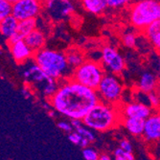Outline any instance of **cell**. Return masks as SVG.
Here are the masks:
<instances>
[{
    "label": "cell",
    "instance_id": "1",
    "mask_svg": "<svg viewBox=\"0 0 160 160\" xmlns=\"http://www.w3.org/2000/svg\"><path fill=\"white\" fill-rule=\"evenodd\" d=\"M100 102L96 90L83 86L71 79L60 82L59 89L49 99L52 108L71 121H82Z\"/></svg>",
    "mask_w": 160,
    "mask_h": 160
},
{
    "label": "cell",
    "instance_id": "2",
    "mask_svg": "<svg viewBox=\"0 0 160 160\" xmlns=\"http://www.w3.org/2000/svg\"><path fill=\"white\" fill-rule=\"evenodd\" d=\"M33 60L48 77L58 82L69 80L73 74L74 70L68 65L65 54L61 51L44 48L35 53Z\"/></svg>",
    "mask_w": 160,
    "mask_h": 160
},
{
    "label": "cell",
    "instance_id": "3",
    "mask_svg": "<svg viewBox=\"0 0 160 160\" xmlns=\"http://www.w3.org/2000/svg\"><path fill=\"white\" fill-rule=\"evenodd\" d=\"M120 121L122 115L117 108L100 102L83 118L82 123L91 130L107 132L117 127Z\"/></svg>",
    "mask_w": 160,
    "mask_h": 160
},
{
    "label": "cell",
    "instance_id": "4",
    "mask_svg": "<svg viewBox=\"0 0 160 160\" xmlns=\"http://www.w3.org/2000/svg\"><path fill=\"white\" fill-rule=\"evenodd\" d=\"M129 20L139 30L146 29L160 20V1L157 0H142L132 5L129 10Z\"/></svg>",
    "mask_w": 160,
    "mask_h": 160
},
{
    "label": "cell",
    "instance_id": "5",
    "mask_svg": "<svg viewBox=\"0 0 160 160\" xmlns=\"http://www.w3.org/2000/svg\"><path fill=\"white\" fill-rule=\"evenodd\" d=\"M23 78L26 82L37 88L43 96L50 99L58 91L60 86V82L48 77L36 63L33 62L24 71Z\"/></svg>",
    "mask_w": 160,
    "mask_h": 160
},
{
    "label": "cell",
    "instance_id": "6",
    "mask_svg": "<svg viewBox=\"0 0 160 160\" xmlns=\"http://www.w3.org/2000/svg\"><path fill=\"white\" fill-rule=\"evenodd\" d=\"M105 75V68L101 62L86 61L73 71L71 80L88 88L97 90Z\"/></svg>",
    "mask_w": 160,
    "mask_h": 160
},
{
    "label": "cell",
    "instance_id": "7",
    "mask_svg": "<svg viewBox=\"0 0 160 160\" xmlns=\"http://www.w3.org/2000/svg\"><path fill=\"white\" fill-rule=\"evenodd\" d=\"M96 91L101 102L114 106V104L120 101L124 86L117 76L108 73L102 80Z\"/></svg>",
    "mask_w": 160,
    "mask_h": 160
},
{
    "label": "cell",
    "instance_id": "8",
    "mask_svg": "<svg viewBox=\"0 0 160 160\" xmlns=\"http://www.w3.org/2000/svg\"><path fill=\"white\" fill-rule=\"evenodd\" d=\"M43 7V2L38 0H14L12 2V16L18 21L37 19Z\"/></svg>",
    "mask_w": 160,
    "mask_h": 160
},
{
    "label": "cell",
    "instance_id": "9",
    "mask_svg": "<svg viewBox=\"0 0 160 160\" xmlns=\"http://www.w3.org/2000/svg\"><path fill=\"white\" fill-rule=\"evenodd\" d=\"M102 65L109 74L118 75L125 69L126 62L122 55L112 46H105L101 51Z\"/></svg>",
    "mask_w": 160,
    "mask_h": 160
},
{
    "label": "cell",
    "instance_id": "10",
    "mask_svg": "<svg viewBox=\"0 0 160 160\" xmlns=\"http://www.w3.org/2000/svg\"><path fill=\"white\" fill-rule=\"evenodd\" d=\"M43 5L46 8L51 18L55 20L66 18L75 10L74 4L67 0H61V1L49 0V1L43 2Z\"/></svg>",
    "mask_w": 160,
    "mask_h": 160
},
{
    "label": "cell",
    "instance_id": "11",
    "mask_svg": "<svg viewBox=\"0 0 160 160\" xmlns=\"http://www.w3.org/2000/svg\"><path fill=\"white\" fill-rule=\"evenodd\" d=\"M121 115L123 118H137L147 120L152 114V108L141 102H133L129 103L124 107L122 109Z\"/></svg>",
    "mask_w": 160,
    "mask_h": 160
},
{
    "label": "cell",
    "instance_id": "12",
    "mask_svg": "<svg viewBox=\"0 0 160 160\" xmlns=\"http://www.w3.org/2000/svg\"><path fill=\"white\" fill-rule=\"evenodd\" d=\"M9 48L13 60L18 63L22 64L24 62H27L32 57L34 58L35 55V53L26 44V42L24 40H20L18 42L12 43V44H9Z\"/></svg>",
    "mask_w": 160,
    "mask_h": 160
},
{
    "label": "cell",
    "instance_id": "13",
    "mask_svg": "<svg viewBox=\"0 0 160 160\" xmlns=\"http://www.w3.org/2000/svg\"><path fill=\"white\" fill-rule=\"evenodd\" d=\"M144 137L148 141H157L160 139V112L152 113L146 120Z\"/></svg>",
    "mask_w": 160,
    "mask_h": 160
},
{
    "label": "cell",
    "instance_id": "14",
    "mask_svg": "<svg viewBox=\"0 0 160 160\" xmlns=\"http://www.w3.org/2000/svg\"><path fill=\"white\" fill-rule=\"evenodd\" d=\"M37 29V19H28L24 21H19L17 32L9 40L8 44L24 40L34 30Z\"/></svg>",
    "mask_w": 160,
    "mask_h": 160
},
{
    "label": "cell",
    "instance_id": "15",
    "mask_svg": "<svg viewBox=\"0 0 160 160\" xmlns=\"http://www.w3.org/2000/svg\"><path fill=\"white\" fill-rule=\"evenodd\" d=\"M157 79L158 77L150 71H145L140 75L137 85L140 91L146 94H150L153 92L157 86Z\"/></svg>",
    "mask_w": 160,
    "mask_h": 160
},
{
    "label": "cell",
    "instance_id": "16",
    "mask_svg": "<svg viewBox=\"0 0 160 160\" xmlns=\"http://www.w3.org/2000/svg\"><path fill=\"white\" fill-rule=\"evenodd\" d=\"M24 41L34 53H37L45 48L46 37L42 31L36 29L24 39Z\"/></svg>",
    "mask_w": 160,
    "mask_h": 160
},
{
    "label": "cell",
    "instance_id": "17",
    "mask_svg": "<svg viewBox=\"0 0 160 160\" xmlns=\"http://www.w3.org/2000/svg\"><path fill=\"white\" fill-rule=\"evenodd\" d=\"M65 57L68 62V65L70 66V68L72 70H75L78 67H80L83 62H86L85 60V56L83 54V52L77 48V47H71L68 48L65 52Z\"/></svg>",
    "mask_w": 160,
    "mask_h": 160
},
{
    "label": "cell",
    "instance_id": "18",
    "mask_svg": "<svg viewBox=\"0 0 160 160\" xmlns=\"http://www.w3.org/2000/svg\"><path fill=\"white\" fill-rule=\"evenodd\" d=\"M145 37L150 42V44L156 50L160 52V20L155 21L150 25L144 31Z\"/></svg>",
    "mask_w": 160,
    "mask_h": 160
},
{
    "label": "cell",
    "instance_id": "19",
    "mask_svg": "<svg viewBox=\"0 0 160 160\" xmlns=\"http://www.w3.org/2000/svg\"><path fill=\"white\" fill-rule=\"evenodd\" d=\"M122 121L126 129L130 134L135 136L144 135L146 120L137 119V118H123Z\"/></svg>",
    "mask_w": 160,
    "mask_h": 160
},
{
    "label": "cell",
    "instance_id": "20",
    "mask_svg": "<svg viewBox=\"0 0 160 160\" xmlns=\"http://www.w3.org/2000/svg\"><path fill=\"white\" fill-rule=\"evenodd\" d=\"M19 21L12 16L0 20V32L7 41L16 34Z\"/></svg>",
    "mask_w": 160,
    "mask_h": 160
},
{
    "label": "cell",
    "instance_id": "21",
    "mask_svg": "<svg viewBox=\"0 0 160 160\" xmlns=\"http://www.w3.org/2000/svg\"><path fill=\"white\" fill-rule=\"evenodd\" d=\"M82 4L84 10L93 14H101L108 8L107 0H83Z\"/></svg>",
    "mask_w": 160,
    "mask_h": 160
},
{
    "label": "cell",
    "instance_id": "22",
    "mask_svg": "<svg viewBox=\"0 0 160 160\" xmlns=\"http://www.w3.org/2000/svg\"><path fill=\"white\" fill-rule=\"evenodd\" d=\"M71 124L73 126V128L75 132H77L79 134H81L83 138H86L89 142H93L95 140V134L90 128L85 127L81 120H72Z\"/></svg>",
    "mask_w": 160,
    "mask_h": 160
},
{
    "label": "cell",
    "instance_id": "23",
    "mask_svg": "<svg viewBox=\"0 0 160 160\" xmlns=\"http://www.w3.org/2000/svg\"><path fill=\"white\" fill-rule=\"evenodd\" d=\"M12 0H1L0 1V20L12 16Z\"/></svg>",
    "mask_w": 160,
    "mask_h": 160
},
{
    "label": "cell",
    "instance_id": "24",
    "mask_svg": "<svg viewBox=\"0 0 160 160\" xmlns=\"http://www.w3.org/2000/svg\"><path fill=\"white\" fill-rule=\"evenodd\" d=\"M122 41L123 44L128 48H134L137 45V38L135 34L132 32H128L124 34L122 37Z\"/></svg>",
    "mask_w": 160,
    "mask_h": 160
},
{
    "label": "cell",
    "instance_id": "25",
    "mask_svg": "<svg viewBox=\"0 0 160 160\" xmlns=\"http://www.w3.org/2000/svg\"><path fill=\"white\" fill-rule=\"evenodd\" d=\"M82 156L85 160H99L100 155L98 152L91 148H85L82 149Z\"/></svg>",
    "mask_w": 160,
    "mask_h": 160
},
{
    "label": "cell",
    "instance_id": "26",
    "mask_svg": "<svg viewBox=\"0 0 160 160\" xmlns=\"http://www.w3.org/2000/svg\"><path fill=\"white\" fill-rule=\"evenodd\" d=\"M114 157L115 158H122L124 160H134V156L132 152H127L123 151L121 148L115 149Z\"/></svg>",
    "mask_w": 160,
    "mask_h": 160
},
{
    "label": "cell",
    "instance_id": "27",
    "mask_svg": "<svg viewBox=\"0 0 160 160\" xmlns=\"http://www.w3.org/2000/svg\"><path fill=\"white\" fill-rule=\"evenodd\" d=\"M108 1V7L114 10H119L121 8H124L127 4H129L127 0H107Z\"/></svg>",
    "mask_w": 160,
    "mask_h": 160
},
{
    "label": "cell",
    "instance_id": "28",
    "mask_svg": "<svg viewBox=\"0 0 160 160\" xmlns=\"http://www.w3.org/2000/svg\"><path fill=\"white\" fill-rule=\"evenodd\" d=\"M148 100L152 108H158L160 106V95L157 94L155 91L148 94Z\"/></svg>",
    "mask_w": 160,
    "mask_h": 160
},
{
    "label": "cell",
    "instance_id": "29",
    "mask_svg": "<svg viewBox=\"0 0 160 160\" xmlns=\"http://www.w3.org/2000/svg\"><path fill=\"white\" fill-rule=\"evenodd\" d=\"M68 139H69V141H70V142H72L73 144H75V145H78V146H80L81 143H82V139H83V137H82L81 134H79L77 132H73L69 133V135H68Z\"/></svg>",
    "mask_w": 160,
    "mask_h": 160
},
{
    "label": "cell",
    "instance_id": "30",
    "mask_svg": "<svg viewBox=\"0 0 160 160\" xmlns=\"http://www.w3.org/2000/svg\"><path fill=\"white\" fill-rule=\"evenodd\" d=\"M57 126L59 127L62 130H63V132H73L72 130H73V126H72L71 122H66V121H60L58 122Z\"/></svg>",
    "mask_w": 160,
    "mask_h": 160
},
{
    "label": "cell",
    "instance_id": "31",
    "mask_svg": "<svg viewBox=\"0 0 160 160\" xmlns=\"http://www.w3.org/2000/svg\"><path fill=\"white\" fill-rule=\"evenodd\" d=\"M119 148H121L123 151L127 152H132V145L128 139H122L119 144Z\"/></svg>",
    "mask_w": 160,
    "mask_h": 160
},
{
    "label": "cell",
    "instance_id": "32",
    "mask_svg": "<svg viewBox=\"0 0 160 160\" xmlns=\"http://www.w3.org/2000/svg\"><path fill=\"white\" fill-rule=\"evenodd\" d=\"M22 94H23V96L25 97V98H29L31 96V90H30V88H23V90H22Z\"/></svg>",
    "mask_w": 160,
    "mask_h": 160
},
{
    "label": "cell",
    "instance_id": "33",
    "mask_svg": "<svg viewBox=\"0 0 160 160\" xmlns=\"http://www.w3.org/2000/svg\"><path fill=\"white\" fill-rule=\"evenodd\" d=\"M99 160H111V158H110V156H109L108 154L103 153V154H101V155H100Z\"/></svg>",
    "mask_w": 160,
    "mask_h": 160
},
{
    "label": "cell",
    "instance_id": "34",
    "mask_svg": "<svg viewBox=\"0 0 160 160\" xmlns=\"http://www.w3.org/2000/svg\"><path fill=\"white\" fill-rule=\"evenodd\" d=\"M157 77L160 80V55L158 58V66H157Z\"/></svg>",
    "mask_w": 160,
    "mask_h": 160
},
{
    "label": "cell",
    "instance_id": "35",
    "mask_svg": "<svg viewBox=\"0 0 160 160\" xmlns=\"http://www.w3.org/2000/svg\"><path fill=\"white\" fill-rule=\"evenodd\" d=\"M114 160H124V159H122V158H115Z\"/></svg>",
    "mask_w": 160,
    "mask_h": 160
}]
</instances>
